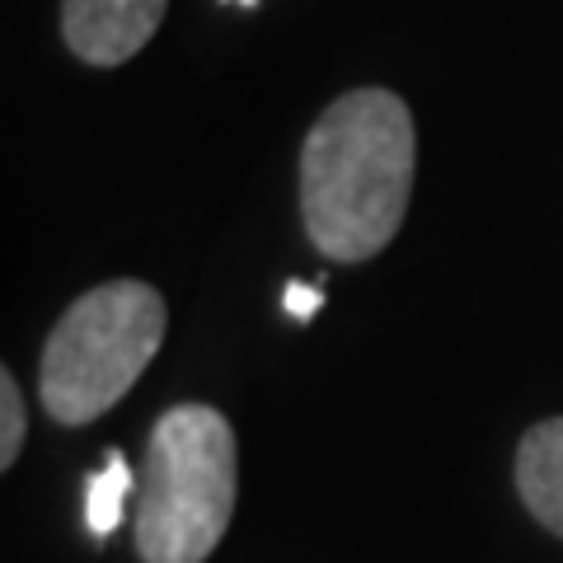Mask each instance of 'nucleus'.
Listing matches in <instances>:
<instances>
[{"label": "nucleus", "mask_w": 563, "mask_h": 563, "mask_svg": "<svg viewBox=\"0 0 563 563\" xmlns=\"http://www.w3.org/2000/svg\"><path fill=\"white\" fill-rule=\"evenodd\" d=\"M418 132L395 90H347L301 146V221L333 263H366L399 235L413 198Z\"/></svg>", "instance_id": "1"}, {"label": "nucleus", "mask_w": 563, "mask_h": 563, "mask_svg": "<svg viewBox=\"0 0 563 563\" xmlns=\"http://www.w3.org/2000/svg\"><path fill=\"white\" fill-rule=\"evenodd\" d=\"M235 428L211 404L161 413L136 493V550L146 563H207L235 517Z\"/></svg>", "instance_id": "2"}, {"label": "nucleus", "mask_w": 563, "mask_h": 563, "mask_svg": "<svg viewBox=\"0 0 563 563\" xmlns=\"http://www.w3.org/2000/svg\"><path fill=\"white\" fill-rule=\"evenodd\" d=\"M169 329L151 282L118 277L76 296L43 347V404L62 428H85L141 380Z\"/></svg>", "instance_id": "3"}, {"label": "nucleus", "mask_w": 563, "mask_h": 563, "mask_svg": "<svg viewBox=\"0 0 563 563\" xmlns=\"http://www.w3.org/2000/svg\"><path fill=\"white\" fill-rule=\"evenodd\" d=\"M169 0H62V43L76 62L113 70L165 24Z\"/></svg>", "instance_id": "4"}, {"label": "nucleus", "mask_w": 563, "mask_h": 563, "mask_svg": "<svg viewBox=\"0 0 563 563\" xmlns=\"http://www.w3.org/2000/svg\"><path fill=\"white\" fill-rule=\"evenodd\" d=\"M517 493L544 531L563 540V418H544L521 437Z\"/></svg>", "instance_id": "5"}, {"label": "nucleus", "mask_w": 563, "mask_h": 563, "mask_svg": "<svg viewBox=\"0 0 563 563\" xmlns=\"http://www.w3.org/2000/svg\"><path fill=\"white\" fill-rule=\"evenodd\" d=\"M128 493H132V470H128V461H122V455L113 451L109 465H103L99 474H90V493H85V521H90V536L109 540V536L118 531Z\"/></svg>", "instance_id": "6"}, {"label": "nucleus", "mask_w": 563, "mask_h": 563, "mask_svg": "<svg viewBox=\"0 0 563 563\" xmlns=\"http://www.w3.org/2000/svg\"><path fill=\"white\" fill-rule=\"evenodd\" d=\"M24 395H20V380L10 372H0V465H14L20 461V446H24Z\"/></svg>", "instance_id": "7"}, {"label": "nucleus", "mask_w": 563, "mask_h": 563, "mask_svg": "<svg viewBox=\"0 0 563 563\" xmlns=\"http://www.w3.org/2000/svg\"><path fill=\"white\" fill-rule=\"evenodd\" d=\"M282 306H287L291 320H310V314L324 306V296H320V287H310V282H287V291H282Z\"/></svg>", "instance_id": "8"}, {"label": "nucleus", "mask_w": 563, "mask_h": 563, "mask_svg": "<svg viewBox=\"0 0 563 563\" xmlns=\"http://www.w3.org/2000/svg\"><path fill=\"white\" fill-rule=\"evenodd\" d=\"M240 5H258V0H240Z\"/></svg>", "instance_id": "9"}]
</instances>
